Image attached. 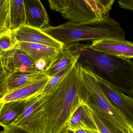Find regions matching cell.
I'll return each mask as SVG.
<instances>
[{
	"label": "cell",
	"instance_id": "ba28073f",
	"mask_svg": "<svg viewBox=\"0 0 133 133\" xmlns=\"http://www.w3.org/2000/svg\"><path fill=\"white\" fill-rule=\"evenodd\" d=\"M91 49L124 59L133 58V43L125 39H108L92 41Z\"/></svg>",
	"mask_w": 133,
	"mask_h": 133
},
{
	"label": "cell",
	"instance_id": "9c48e42d",
	"mask_svg": "<svg viewBox=\"0 0 133 133\" xmlns=\"http://www.w3.org/2000/svg\"><path fill=\"white\" fill-rule=\"evenodd\" d=\"M18 42H25L46 45L62 49L64 45L41 29L24 25L13 30Z\"/></svg>",
	"mask_w": 133,
	"mask_h": 133
},
{
	"label": "cell",
	"instance_id": "7c38bea8",
	"mask_svg": "<svg viewBox=\"0 0 133 133\" xmlns=\"http://www.w3.org/2000/svg\"><path fill=\"white\" fill-rule=\"evenodd\" d=\"M25 25L42 29L49 26V19L40 0H24Z\"/></svg>",
	"mask_w": 133,
	"mask_h": 133
},
{
	"label": "cell",
	"instance_id": "4fadbf2b",
	"mask_svg": "<svg viewBox=\"0 0 133 133\" xmlns=\"http://www.w3.org/2000/svg\"><path fill=\"white\" fill-rule=\"evenodd\" d=\"M66 128L74 132L98 130L91 115L90 106L86 102L81 105L72 115Z\"/></svg>",
	"mask_w": 133,
	"mask_h": 133
},
{
	"label": "cell",
	"instance_id": "44dd1931",
	"mask_svg": "<svg viewBox=\"0 0 133 133\" xmlns=\"http://www.w3.org/2000/svg\"><path fill=\"white\" fill-rule=\"evenodd\" d=\"M18 43L11 29L0 34V50L2 52L15 48Z\"/></svg>",
	"mask_w": 133,
	"mask_h": 133
},
{
	"label": "cell",
	"instance_id": "7a4b0ae2",
	"mask_svg": "<svg viewBox=\"0 0 133 133\" xmlns=\"http://www.w3.org/2000/svg\"><path fill=\"white\" fill-rule=\"evenodd\" d=\"M64 46L81 41L103 39H125V32L118 22L109 16L102 19L74 23L68 22L42 29Z\"/></svg>",
	"mask_w": 133,
	"mask_h": 133
},
{
	"label": "cell",
	"instance_id": "5bb4252c",
	"mask_svg": "<svg viewBox=\"0 0 133 133\" xmlns=\"http://www.w3.org/2000/svg\"><path fill=\"white\" fill-rule=\"evenodd\" d=\"M80 45L77 43L64 46L51 66L46 71L50 77L65 68L69 64L79 60Z\"/></svg>",
	"mask_w": 133,
	"mask_h": 133
},
{
	"label": "cell",
	"instance_id": "83f0119b",
	"mask_svg": "<svg viewBox=\"0 0 133 133\" xmlns=\"http://www.w3.org/2000/svg\"><path fill=\"white\" fill-rule=\"evenodd\" d=\"M74 133H101L98 130H81L76 131Z\"/></svg>",
	"mask_w": 133,
	"mask_h": 133
},
{
	"label": "cell",
	"instance_id": "5b68a950",
	"mask_svg": "<svg viewBox=\"0 0 133 133\" xmlns=\"http://www.w3.org/2000/svg\"><path fill=\"white\" fill-rule=\"evenodd\" d=\"M54 88L29 98L22 113L12 124L30 133H45V108Z\"/></svg>",
	"mask_w": 133,
	"mask_h": 133
},
{
	"label": "cell",
	"instance_id": "f546056e",
	"mask_svg": "<svg viewBox=\"0 0 133 133\" xmlns=\"http://www.w3.org/2000/svg\"><path fill=\"white\" fill-rule=\"evenodd\" d=\"M61 133H74V132L67 129L66 128Z\"/></svg>",
	"mask_w": 133,
	"mask_h": 133
},
{
	"label": "cell",
	"instance_id": "6da1fadb",
	"mask_svg": "<svg viewBox=\"0 0 133 133\" xmlns=\"http://www.w3.org/2000/svg\"><path fill=\"white\" fill-rule=\"evenodd\" d=\"M81 64L77 62L55 87L45 108V133H61L71 116L86 99Z\"/></svg>",
	"mask_w": 133,
	"mask_h": 133
},
{
	"label": "cell",
	"instance_id": "f1b7e54d",
	"mask_svg": "<svg viewBox=\"0 0 133 133\" xmlns=\"http://www.w3.org/2000/svg\"><path fill=\"white\" fill-rule=\"evenodd\" d=\"M2 52L0 50V68H1V67L3 66V65H2Z\"/></svg>",
	"mask_w": 133,
	"mask_h": 133
},
{
	"label": "cell",
	"instance_id": "e0dca14e",
	"mask_svg": "<svg viewBox=\"0 0 133 133\" xmlns=\"http://www.w3.org/2000/svg\"><path fill=\"white\" fill-rule=\"evenodd\" d=\"M48 76L46 72L39 71L32 72L11 73L7 79L9 93Z\"/></svg>",
	"mask_w": 133,
	"mask_h": 133
},
{
	"label": "cell",
	"instance_id": "52a82bcc",
	"mask_svg": "<svg viewBox=\"0 0 133 133\" xmlns=\"http://www.w3.org/2000/svg\"><path fill=\"white\" fill-rule=\"evenodd\" d=\"M94 74L110 102L122 115L133 129V95L126 94L105 81L94 70Z\"/></svg>",
	"mask_w": 133,
	"mask_h": 133
},
{
	"label": "cell",
	"instance_id": "7402d4cb",
	"mask_svg": "<svg viewBox=\"0 0 133 133\" xmlns=\"http://www.w3.org/2000/svg\"><path fill=\"white\" fill-rule=\"evenodd\" d=\"M78 60L69 64L65 68L59 71L58 72L50 77L46 87L41 92H45L50 90L53 88L55 87L61 80L66 75V73L70 70V69L73 66L74 64L78 61Z\"/></svg>",
	"mask_w": 133,
	"mask_h": 133
},
{
	"label": "cell",
	"instance_id": "ffe728a7",
	"mask_svg": "<svg viewBox=\"0 0 133 133\" xmlns=\"http://www.w3.org/2000/svg\"><path fill=\"white\" fill-rule=\"evenodd\" d=\"M9 0L0 1V34L11 29Z\"/></svg>",
	"mask_w": 133,
	"mask_h": 133
},
{
	"label": "cell",
	"instance_id": "cb8c5ba5",
	"mask_svg": "<svg viewBox=\"0 0 133 133\" xmlns=\"http://www.w3.org/2000/svg\"><path fill=\"white\" fill-rule=\"evenodd\" d=\"M51 9L58 12H61L68 7L66 0H48Z\"/></svg>",
	"mask_w": 133,
	"mask_h": 133
},
{
	"label": "cell",
	"instance_id": "3957f363",
	"mask_svg": "<svg viewBox=\"0 0 133 133\" xmlns=\"http://www.w3.org/2000/svg\"><path fill=\"white\" fill-rule=\"evenodd\" d=\"M91 64L109 84L126 94L133 95L132 61L97 52L92 57Z\"/></svg>",
	"mask_w": 133,
	"mask_h": 133
},
{
	"label": "cell",
	"instance_id": "8fae6325",
	"mask_svg": "<svg viewBox=\"0 0 133 133\" xmlns=\"http://www.w3.org/2000/svg\"><path fill=\"white\" fill-rule=\"evenodd\" d=\"M16 48L27 55L35 64L39 61H45L49 66L48 69L62 49L42 44L20 42H18Z\"/></svg>",
	"mask_w": 133,
	"mask_h": 133
},
{
	"label": "cell",
	"instance_id": "d6986e66",
	"mask_svg": "<svg viewBox=\"0 0 133 133\" xmlns=\"http://www.w3.org/2000/svg\"><path fill=\"white\" fill-rule=\"evenodd\" d=\"M90 108L92 117L100 133H126L108 119L98 114Z\"/></svg>",
	"mask_w": 133,
	"mask_h": 133
},
{
	"label": "cell",
	"instance_id": "8992f818",
	"mask_svg": "<svg viewBox=\"0 0 133 133\" xmlns=\"http://www.w3.org/2000/svg\"><path fill=\"white\" fill-rule=\"evenodd\" d=\"M68 7L61 12L64 18L74 23L101 19L109 16L97 0H66Z\"/></svg>",
	"mask_w": 133,
	"mask_h": 133
},
{
	"label": "cell",
	"instance_id": "ac0fdd59",
	"mask_svg": "<svg viewBox=\"0 0 133 133\" xmlns=\"http://www.w3.org/2000/svg\"><path fill=\"white\" fill-rule=\"evenodd\" d=\"M11 29H16L25 23L24 0H9Z\"/></svg>",
	"mask_w": 133,
	"mask_h": 133
},
{
	"label": "cell",
	"instance_id": "4dcf8cb0",
	"mask_svg": "<svg viewBox=\"0 0 133 133\" xmlns=\"http://www.w3.org/2000/svg\"><path fill=\"white\" fill-rule=\"evenodd\" d=\"M0 1H1V0H0Z\"/></svg>",
	"mask_w": 133,
	"mask_h": 133
},
{
	"label": "cell",
	"instance_id": "277c9868",
	"mask_svg": "<svg viewBox=\"0 0 133 133\" xmlns=\"http://www.w3.org/2000/svg\"><path fill=\"white\" fill-rule=\"evenodd\" d=\"M81 76L86 89L85 101L96 112L108 119L126 133H133V129L122 115L114 107L102 89L88 66H81Z\"/></svg>",
	"mask_w": 133,
	"mask_h": 133
},
{
	"label": "cell",
	"instance_id": "d4e9b609",
	"mask_svg": "<svg viewBox=\"0 0 133 133\" xmlns=\"http://www.w3.org/2000/svg\"><path fill=\"white\" fill-rule=\"evenodd\" d=\"M0 133H30L23 128L16 125H12L4 128V130Z\"/></svg>",
	"mask_w": 133,
	"mask_h": 133
},
{
	"label": "cell",
	"instance_id": "30bf717a",
	"mask_svg": "<svg viewBox=\"0 0 133 133\" xmlns=\"http://www.w3.org/2000/svg\"><path fill=\"white\" fill-rule=\"evenodd\" d=\"M2 53L3 66L10 73L32 72L38 71L32 59L19 49L15 47Z\"/></svg>",
	"mask_w": 133,
	"mask_h": 133
},
{
	"label": "cell",
	"instance_id": "2e32d148",
	"mask_svg": "<svg viewBox=\"0 0 133 133\" xmlns=\"http://www.w3.org/2000/svg\"><path fill=\"white\" fill-rule=\"evenodd\" d=\"M50 79L48 76L37 82L9 92L0 100V103L25 100L34 97L43 90Z\"/></svg>",
	"mask_w": 133,
	"mask_h": 133
},
{
	"label": "cell",
	"instance_id": "603a6c76",
	"mask_svg": "<svg viewBox=\"0 0 133 133\" xmlns=\"http://www.w3.org/2000/svg\"><path fill=\"white\" fill-rule=\"evenodd\" d=\"M10 74L4 66L0 68V100L8 94L7 79Z\"/></svg>",
	"mask_w": 133,
	"mask_h": 133
},
{
	"label": "cell",
	"instance_id": "4316f807",
	"mask_svg": "<svg viewBox=\"0 0 133 133\" xmlns=\"http://www.w3.org/2000/svg\"><path fill=\"white\" fill-rule=\"evenodd\" d=\"M122 8L133 11V0H118Z\"/></svg>",
	"mask_w": 133,
	"mask_h": 133
},
{
	"label": "cell",
	"instance_id": "9a60e30c",
	"mask_svg": "<svg viewBox=\"0 0 133 133\" xmlns=\"http://www.w3.org/2000/svg\"><path fill=\"white\" fill-rule=\"evenodd\" d=\"M29 99L0 103V126L4 128L12 125L22 113Z\"/></svg>",
	"mask_w": 133,
	"mask_h": 133
},
{
	"label": "cell",
	"instance_id": "484cf974",
	"mask_svg": "<svg viewBox=\"0 0 133 133\" xmlns=\"http://www.w3.org/2000/svg\"><path fill=\"white\" fill-rule=\"evenodd\" d=\"M102 6L107 15H109V11L115 0H97Z\"/></svg>",
	"mask_w": 133,
	"mask_h": 133
}]
</instances>
